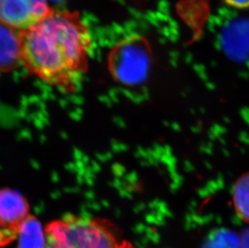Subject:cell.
Wrapping results in <instances>:
<instances>
[{
	"mask_svg": "<svg viewBox=\"0 0 249 248\" xmlns=\"http://www.w3.org/2000/svg\"><path fill=\"white\" fill-rule=\"evenodd\" d=\"M16 239H17V235L11 234L9 232L5 231L0 228V248L9 245Z\"/></svg>",
	"mask_w": 249,
	"mask_h": 248,
	"instance_id": "30bf717a",
	"label": "cell"
},
{
	"mask_svg": "<svg viewBox=\"0 0 249 248\" xmlns=\"http://www.w3.org/2000/svg\"><path fill=\"white\" fill-rule=\"evenodd\" d=\"M52 10L47 0H0V21L24 32L37 25Z\"/></svg>",
	"mask_w": 249,
	"mask_h": 248,
	"instance_id": "277c9868",
	"label": "cell"
},
{
	"mask_svg": "<svg viewBox=\"0 0 249 248\" xmlns=\"http://www.w3.org/2000/svg\"><path fill=\"white\" fill-rule=\"evenodd\" d=\"M26 198L17 190H0V228L17 236L19 228L30 215Z\"/></svg>",
	"mask_w": 249,
	"mask_h": 248,
	"instance_id": "8992f818",
	"label": "cell"
},
{
	"mask_svg": "<svg viewBox=\"0 0 249 248\" xmlns=\"http://www.w3.org/2000/svg\"><path fill=\"white\" fill-rule=\"evenodd\" d=\"M219 42L229 58L249 66V19L237 18L228 22L220 32Z\"/></svg>",
	"mask_w": 249,
	"mask_h": 248,
	"instance_id": "5b68a950",
	"label": "cell"
},
{
	"mask_svg": "<svg viewBox=\"0 0 249 248\" xmlns=\"http://www.w3.org/2000/svg\"><path fill=\"white\" fill-rule=\"evenodd\" d=\"M230 7L236 9L249 8V0H223Z\"/></svg>",
	"mask_w": 249,
	"mask_h": 248,
	"instance_id": "8fae6325",
	"label": "cell"
},
{
	"mask_svg": "<svg viewBox=\"0 0 249 248\" xmlns=\"http://www.w3.org/2000/svg\"><path fill=\"white\" fill-rule=\"evenodd\" d=\"M152 51L145 38L131 35L115 45L109 55V71L116 82L137 86L145 81L150 70Z\"/></svg>",
	"mask_w": 249,
	"mask_h": 248,
	"instance_id": "3957f363",
	"label": "cell"
},
{
	"mask_svg": "<svg viewBox=\"0 0 249 248\" xmlns=\"http://www.w3.org/2000/svg\"><path fill=\"white\" fill-rule=\"evenodd\" d=\"M92 50L89 28L77 12L52 10L23 32V66L45 84L74 91L87 73Z\"/></svg>",
	"mask_w": 249,
	"mask_h": 248,
	"instance_id": "6da1fadb",
	"label": "cell"
},
{
	"mask_svg": "<svg viewBox=\"0 0 249 248\" xmlns=\"http://www.w3.org/2000/svg\"><path fill=\"white\" fill-rule=\"evenodd\" d=\"M232 204L238 217L249 224V173L242 174L235 180L232 188Z\"/></svg>",
	"mask_w": 249,
	"mask_h": 248,
	"instance_id": "9c48e42d",
	"label": "cell"
},
{
	"mask_svg": "<svg viewBox=\"0 0 249 248\" xmlns=\"http://www.w3.org/2000/svg\"><path fill=\"white\" fill-rule=\"evenodd\" d=\"M17 248H47L45 227L36 216L30 214L17 232Z\"/></svg>",
	"mask_w": 249,
	"mask_h": 248,
	"instance_id": "ba28073f",
	"label": "cell"
},
{
	"mask_svg": "<svg viewBox=\"0 0 249 248\" xmlns=\"http://www.w3.org/2000/svg\"><path fill=\"white\" fill-rule=\"evenodd\" d=\"M23 32L0 21V73H8L23 66Z\"/></svg>",
	"mask_w": 249,
	"mask_h": 248,
	"instance_id": "52a82bcc",
	"label": "cell"
},
{
	"mask_svg": "<svg viewBox=\"0 0 249 248\" xmlns=\"http://www.w3.org/2000/svg\"><path fill=\"white\" fill-rule=\"evenodd\" d=\"M47 236L70 248H117L122 242L108 221L68 215L45 227Z\"/></svg>",
	"mask_w": 249,
	"mask_h": 248,
	"instance_id": "7a4b0ae2",
	"label": "cell"
},
{
	"mask_svg": "<svg viewBox=\"0 0 249 248\" xmlns=\"http://www.w3.org/2000/svg\"><path fill=\"white\" fill-rule=\"evenodd\" d=\"M47 248H70L61 242L47 236Z\"/></svg>",
	"mask_w": 249,
	"mask_h": 248,
	"instance_id": "7c38bea8",
	"label": "cell"
},
{
	"mask_svg": "<svg viewBox=\"0 0 249 248\" xmlns=\"http://www.w3.org/2000/svg\"><path fill=\"white\" fill-rule=\"evenodd\" d=\"M117 248H136V247L132 243H130L129 241L122 240V242L120 243V245L117 247Z\"/></svg>",
	"mask_w": 249,
	"mask_h": 248,
	"instance_id": "4fadbf2b",
	"label": "cell"
}]
</instances>
